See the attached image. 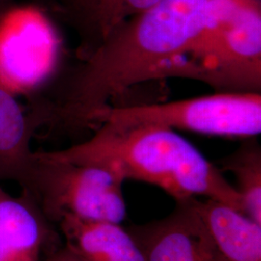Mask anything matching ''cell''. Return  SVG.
<instances>
[{
    "label": "cell",
    "instance_id": "cell-1",
    "mask_svg": "<svg viewBox=\"0 0 261 261\" xmlns=\"http://www.w3.org/2000/svg\"><path fill=\"white\" fill-rule=\"evenodd\" d=\"M208 0H159L125 20L83 61L42 124L93 125L98 113L136 84L175 74L204 27Z\"/></svg>",
    "mask_w": 261,
    "mask_h": 261
},
{
    "label": "cell",
    "instance_id": "cell-2",
    "mask_svg": "<svg viewBox=\"0 0 261 261\" xmlns=\"http://www.w3.org/2000/svg\"><path fill=\"white\" fill-rule=\"evenodd\" d=\"M39 153L59 162L102 167L124 181L146 182L178 202L204 196L245 214L242 196L236 188L190 141L168 127L103 122L84 142Z\"/></svg>",
    "mask_w": 261,
    "mask_h": 261
},
{
    "label": "cell",
    "instance_id": "cell-3",
    "mask_svg": "<svg viewBox=\"0 0 261 261\" xmlns=\"http://www.w3.org/2000/svg\"><path fill=\"white\" fill-rule=\"evenodd\" d=\"M175 75L238 92H257L261 84L259 1L208 0L204 27Z\"/></svg>",
    "mask_w": 261,
    "mask_h": 261
},
{
    "label": "cell",
    "instance_id": "cell-4",
    "mask_svg": "<svg viewBox=\"0 0 261 261\" xmlns=\"http://www.w3.org/2000/svg\"><path fill=\"white\" fill-rule=\"evenodd\" d=\"M35 163L22 191L44 216L58 222L64 216L120 224L127 214L124 180L107 168L59 162L34 152Z\"/></svg>",
    "mask_w": 261,
    "mask_h": 261
},
{
    "label": "cell",
    "instance_id": "cell-5",
    "mask_svg": "<svg viewBox=\"0 0 261 261\" xmlns=\"http://www.w3.org/2000/svg\"><path fill=\"white\" fill-rule=\"evenodd\" d=\"M149 123L172 130L250 138L261 132V95L223 92L156 105L109 107L97 114L94 124Z\"/></svg>",
    "mask_w": 261,
    "mask_h": 261
},
{
    "label": "cell",
    "instance_id": "cell-6",
    "mask_svg": "<svg viewBox=\"0 0 261 261\" xmlns=\"http://www.w3.org/2000/svg\"><path fill=\"white\" fill-rule=\"evenodd\" d=\"M192 200L136 238L145 261H224Z\"/></svg>",
    "mask_w": 261,
    "mask_h": 261
},
{
    "label": "cell",
    "instance_id": "cell-7",
    "mask_svg": "<svg viewBox=\"0 0 261 261\" xmlns=\"http://www.w3.org/2000/svg\"><path fill=\"white\" fill-rule=\"evenodd\" d=\"M47 237L34 199L24 191L12 196L0 184V261H40Z\"/></svg>",
    "mask_w": 261,
    "mask_h": 261
},
{
    "label": "cell",
    "instance_id": "cell-8",
    "mask_svg": "<svg viewBox=\"0 0 261 261\" xmlns=\"http://www.w3.org/2000/svg\"><path fill=\"white\" fill-rule=\"evenodd\" d=\"M39 127L34 112H27L15 95L0 81V184H28L34 167L31 140Z\"/></svg>",
    "mask_w": 261,
    "mask_h": 261
},
{
    "label": "cell",
    "instance_id": "cell-9",
    "mask_svg": "<svg viewBox=\"0 0 261 261\" xmlns=\"http://www.w3.org/2000/svg\"><path fill=\"white\" fill-rule=\"evenodd\" d=\"M66 247L86 261H145L136 238L119 224L64 216L57 222Z\"/></svg>",
    "mask_w": 261,
    "mask_h": 261
},
{
    "label": "cell",
    "instance_id": "cell-10",
    "mask_svg": "<svg viewBox=\"0 0 261 261\" xmlns=\"http://www.w3.org/2000/svg\"><path fill=\"white\" fill-rule=\"evenodd\" d=\"M192 201L224 261H261V224L218 200Z\"/></svg>",
    "mask_w": 261,
    "mask_h": 261
},
{
    "label": "cell",
    "instance_id": "cell-11",
    "mask_svg": "<svg viewBox=\"0 0 261 261\" xmlns=\"http://www.w3.org/2000/svg\"><path fill=\"white\" fill-rule=\"evenodd\" d=\"M159 0H70L63 15L80 39L84 59L125 20L153 6Z\"/></svg>",
    "mask_w": 261,
    "mask_h": 261
},
{
    "label": "cell",
    "instance_id": "cell-12",
    "mask_svg": "<svg viewBox=\"0 0 261 261\" xmlns=\"http://www.w3.org/2000/svg\"><path fill=\"white\" fill-rule=\"evenodd\" d=\"M223 163L224 169L236 176V190L242 196L245 214L261 224L260 150L257 146H245Z\"/></svg>",
    "mask_w": 261,
    "mask_h": 261
},
{
    "label": "cell",
    "instance_id": "cell-13",
    "mask_svg": "<svg viewBox=\"0 0 261 261\" xmlns=\"http://www.w3.org/2000/svg\"><path fill=\"white\" fill-rule=\"evenodd\" d=\"M47 261H86L84 258H82L81 256H79L77 254H75V252H72L70 249H68L67 247H64L60 250H56L54 252H51Z\"/></svg>",
    "mask_w": 261,
    "mask_h": 261
},
{
    "label": "cell",
    "instance_id": "cell-14",
    "mask_svg": "<svg viewBox=\"0 0 261 261\" xmlns=\"http://www.w3.org/2000/svg\"><path fill=\"white\" fill-rule=\"evenodd\" d=\"M31 1L42 7L56 10L62 14L64 13L70 2V0H31Z\"/></svg>",
    "mask_w": 261,
    "mask_h": 261
},
{
    "label": "cell",
    "instance_id": "cell-15",
    "mask_svg": "<svg viewBox=\"0 0 261 261\" xmlns=\"http://www.w3.org/2000/svg\"><path fill=\"white\" fill-rule=\"evenodd\" d=\"M11 0H0V17L9 8Z\"/></svg>",
    "mask_w": 261,
    "mask_h": 261
}]
</instances>
